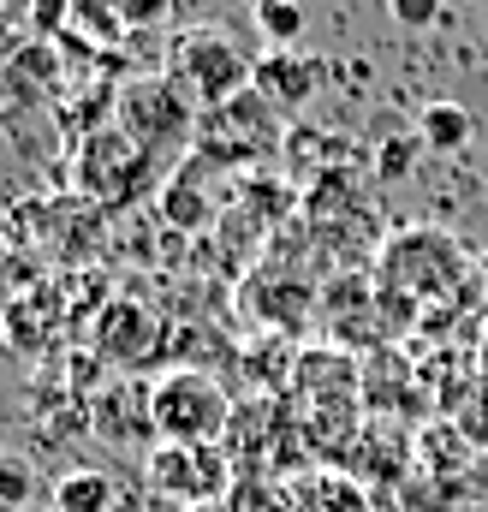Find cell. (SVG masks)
I'll return each instance as SVG.
<instances>
[{
  "label": "cell",
  "instance_id": "cell-14",
  "mask_svg": "<svg viewBox=\"0 0 488 512\" xmlns=\"http://www.w3.org/2000/svg\"><path fill=\"white\" fill-rule=\"evenodd\" d=\"M417 149H423L417 137H387V143H381V155H375V179H387V185H393V179H405V173H411V161H417Z\"/></svg>",
  "mask_w": 488,
  "mask_h": 512
},
{
  "label": "cell",
  "instance_id": "cell-17",
  "mask_svg": "<svg viewBox=\"0 0 488 512\" xmlns=\"http://www.w3.org/2000/svg\"><path fill=\"white\" fill-rule=\"evenodd\" d=\"M0 12H6V24H12V18L30 24V18H36V0H0Z\"/></svg>",
  "mask_w": 488,
  "mask_h": 512
},
{
  "label": "cell",
  "instance_id": "cell-5",
  "mask_svg": "<svg viewBox=\"0 0 488 512\" xmlns=\"http://www.w3.org/2000/svg\"><path fill=\"white\" fill-rule=\"evenodd\" d=\"M72 173H78L84 197H96V203H131V197L155 179V155H149V149H137V143L114 126V131L84 137V149H78Z\"/></svg>",
  "mask_w": 488,
  "mask_h": 512
},
{
  "label": "cell",
  "instance_id": "cell-4",
  "mask_svg": "<svg viewBox=\"0 0 488 512\" xmlns=\"http://www.w3.org/2000/svg\"><path fill=\"white\" fill-rule=\"evenodd\" d=\"M274 143H280V108L262 102L256 90H244L227 108H209V114L197 120V143H191V149H197L209 167H239V161L268 155Z\"/></svg>",
  "mask_w": 488,
  "mask_h": 512
},
{
  "label": "cell",
  "instance_id": "cell-15",
  "mask_svg": "<svg viewBox=\"0 0 488 512\" xmlns=\"http://www.w3.org/2000/svg\"><path fill=\"white\" fill-rule=\"evenodd\" d=\"M36 495V471L24 465V459H0V507H24Z\"/></svg>",
  "mask_w": 488,
  "mask_h": 512
},
{
  "label": "cell",
  "instance_id": "cell-12",
  "mask_svg": "<svg viewBox=\"0 0 488 512\" xmlns=\"http://www.w3.org/2000/svg\"><path fill=\"white\" fill-rule=\"evenodd\" d=\"M191 179H197V173H191V161H185V173L161 191V215H167L179 233H191V227H203V221H209V203L197 197V185H191Z\"/></svg>",
  "mask_w": 488,
  "mask_h": 512
},
{
  "label": "cell",
  "instance_id": "cell-9",
  "mask_svg": "<svg viewBox=\"0 0 488 512\" xmlns=\"http://www.w3.org/2000/svg\"><path fill=\"white\" fill-rule=\"evenodd\" d=\"M471 131H477V120H471L459 102H429L423 120H417V143L435 149V155H459V149L471 143Z\"/></svg>",
  "mask_w": 488,
  "mask_h": 512
},
{
  "label": "cell",
  "instance_id": "cell-2",
  "mask_svg": "<svg viewBox=\"0 0 488 512\" xmlns=\"http://www.w3.org/2000/svg\"><path fill=\"white\" fill-rule=\"evenodd\" d=\"M167 78L197 102V114H209V108H227L233 96L250 90L256 60L244 54L227 30H185L173 42V54H167Z\"/></svg>",
  "mask_w": 488,
  "mask_h": 512
},
{
  "label": "cell",
  "instance_id": "cell-3",
  "mask_svg": "<svg viewBox=\"0 0 488 512\" xmlns=\"http://www.w3.org/2000/svg\"><path fill=\"white\" fill-rule=\"evenodd\" d=\"M197 102L161 72V78H131L120 90V131L137 143V149H185L197 143Z\"/></svg>",
  "mask_w": 488,
  "mask_h": 512
},
{
  "label": "cell",
  "instance_id": "cell-11",
  "mask_svg": "<svg viewBox=\"0 0 488 512\" xmlns=\"http://www.w3.org/2000/svg\"><path fill=\"white\" fill-rule=\"evenodd\" d=\"M250 24L262 30V42L298 48V36H304V6H298V0H250Z\"/></svg>",
  "mask_w": 488,
  "mask_h": 512
},
{
  "label": "cell",
  "instance_id": "cell-10",
  "mask_svg": "<svg viewBox=\"0 0 488 512\" xmlns=\"http://www.w3.org/2000/svg\"><path fill=\"white\" fill-rule=\"evenodd\" d=\"M120 507V489L108 471H66L54 483V512H114Z\"/></svg>",
  "mask_w": 488,
  "mask_h": 512
},
{
  "label": "cell",
  "instance_id": "cell-16",
  "mask_svg": "<svg viewBox=\"0 0 488 512\" xmlns=\"http://www.w3.org/2000/svg\"><path fill=\"white\" fill-rule=\"evenodd\" d=\"M102 6L120 18L125 30H149V24H161L173 12V0H102Z\"/></svg>",
  "mask_w": 488,
  "mask_h": 512
},
{
  "label": "cell",
  "instance_id": "cell-8",
  "mask_svg": "<svg viewBox=\"0 0 488 512\" xmlns=\"http://www.w3.org/2000/svg\"><path fill=\"white\" fill-rule=\"evenodd\" d=\"M250 90H256L262 102H274L280 114H298V108L316 102V90H322V60H316V54H298V48H274V54L256 60Z\"/></svg>",
  "mask_w": 488,
  "mask_h": 512
},
{
  "label": "cell",
  "instance_id": "cell-19",
  "mask_svg": "<svg viewBox=\"0 0 488 512\" xmlns=\"http://www.w3.org/2000/svg\"><path fill=\"white\" fill-rule=\"evenodd\" d=\"M0 512H12V507H0Z\"/></svg>",
  "mask_w": 488,
  "mask_h": 512
},
{
  "label": "cell",
  "instance_id": "cell-20",
  "mask_svg": "<svg viewBox=\"0 0 488 512\" xmlns=\"http://www.w3.org/2000/svg\"><path fill=\"white\" fill-rule=\"evenodd\" d=\"M477 512H488V507H477Z\"/></svg>",
  "mask_w": 488,
  "mask_h": 512
},
{
  "label": "cell",
  "instance_id": "cell-7",
  "mask_svg": "<svg viewBox=\"0 0 488 512\" xmlns=\"http://www.w3.org/2000/svg\"><path fill=\"white\" fill-rule=\"evenodd\" d=\"M149 489L173 501H215L227 489V453L221 447H173L161 441L149 453Z\"/></svg>",
  "mask_w": 488,
  "mask_h": 512
},
{
  "label": "cell",
  "instance_id": "cell-1",
  "mask_svg": "<svg viewBox=\"0 0 488 512\" xmlns=\"http://www.w3.org/2000/svg\"><path fill=\"white\" fill-rule=\"evenodd\" d=\"M149 423L173 447H221V429L233 423V399L203 370H173L149 387Z\"/></svg>",
  "mask_w": 488,
  "mask_h": 512
},
{
  "label": "cell",
  "instance_id": "cell-21",
  "mask_svg": "<svg viewBox=\"0 0 488 512\" xmlns=\"http://www.w3.org/2000/svg\"><path fill=\"white\" fill-rule=\"evenodd\" d=\"M0 459H6V453H0Z\"/></svg>",
  "mask_w": 488,
  "mask_h": 512
},
{
  "label": "cell",
  "instance_id": "cell-18",
  "mask_svg": "<svg viewBox=\"0 0 488 512\" xmlns=\"http://www.w3.org/2000/svg\"><path fill=\"white\" fill-rule=\"evenodd\" d=\"M471 6H488V0H471Z\"/></svg>",
  "mask_w": 488,
  "mask_h": 512
},
{
  "label": "cell",
  "instance_id": "cell-13",
  "mask_svg": "<svg viewBox=\"0 0 488 512\" xmlns=\"http://www.w3.org/2000/svg\"><path fill=\"white\" fill-rule=\"evenodd\" d=\"M387 18L399 30H441L447 24V0H387Z\"/></svg>",
  "mask_w": 488,
  "mask_h": 512
},
{
  "label": "cell",
  "instance_id": "cell-6",
  "mask_svg": "<svg viewBox=\"0 0 488 512\" xmlns=\"http://www.w3.org/2000/svg\"><path fill=\"white\" fill-rule=\"evenodd\" d=\"M465 274V256L453 239L441 233H399L387 251H381V292H411V298H441L453 292Z\"/></svg>",
  "mask_w": 488,
  "mask_h": 512
}]
</instances>
